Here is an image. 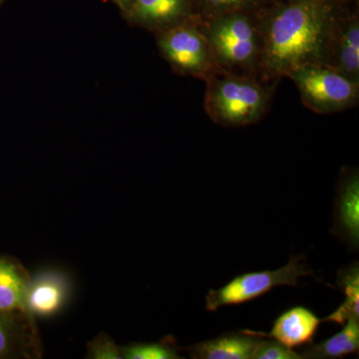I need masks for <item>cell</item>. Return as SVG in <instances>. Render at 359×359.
I'll list each match as a JSON object with an SVG mask.
<instances>
[{"instance_id":"cell-1","label":"cell","mask_w":359,"mask_h":359,"mask_svg":"<svg viewBox=\"0 0 359 359\" xmlns=\"http://www.w3.org/2000/svg\"><path fill=\"white\" fill-rule=\"evenodd\" d=\"M339 11L334 0H283L259 11L257 77L276 83L299 66L323 65Z\"/></svg>"},{"instance_id":"cell-2","label":"cell","mask_w":359,"mask_h":359,"mask_svg":"<svg viewBox=\"0 0 359 359\" xmlns=\"http://www.w3.org/2000/svg\"><path fill=\"white\" fill-rule=\"evenodd\" d=\"M205 110L216 124L245 127L256 124L271 106L276 83L256 75L217 70L205 80Z\"/></svg>"},{"instance_id":"cell-3","label":"cell","mask_w":359,"mask_h":359,"mask_svg":"<svg viewBox=\"0 0 359 359\" xmlns=\"http://www.w3.org/2000/svg\"><path fill=\"white\" fill-rule=\"evenodd\" d=\"M259 13H233L198 18L218 69L256 75L261 56Z\"/></svg>"},{"instance_id":"cell-4","label":"cell","mask_w":359,"mask_h":359,"mask_svg":"<svg viewBox=\"0 0 359 359\" xmlns=\"http://www.w3.org/2000/svg\"><path fill=\"white\" fill-rule=\"evenodd\" d=\"M287 77L294 81L304 105L318 114H332L358 106L359 83L327 65L299 66Z\"/></svg>"},{"instance_id":"cell-5","label":"cell","mask_w":359,"mask_h":359,"mask_svg":"<svg viewBox=\"0 0 359 359\" xmlns=\"http://www.w3.org/2000/svg\"><path fill=\"white\" fill-rule=\"evenodd\" d=\"M156 36L161 55L178 74L205 81L219 70L196 16Z\"/></svg>"},{"instance_id":"cell-6","label":"cell","mask_w":359,"mask_h":359,"mask_svg":"<svg viewBox=\"0 0 359 359\" xmlns=\"http://www.w3.org/2000/svg\"><path fill=\"white\" fill-rule=\"evenodd\" d=\"M313 271L302 263V256L290 257L289 263L276 271H256L240 275L219 290H210L205 295V309L216 311L226 306L245 304L268 294L276 287H297L302 276Z\"/></svg>"},{"instance_id":"cell-7","label":"cell","mask_w":359,"mask_h":359,"mask_svg":"<svg viewBox=\"0 0 359 359\" xmlns=\"http://www.w3.org/2000/svg\"><path fill=\"white\" fill-rule=\"evenodd\" d=\"M73 283L62 269H39L30 278L25 313L37 318H51L62 313L72 299Z\"/></svg>"},{"instance_id":"cell-8","label":"cell","mask_w":359,"mask_h":359,"mask_svg":"<svg viewBox=\"0 0 359 359\" xmlns=\"http://www.w3.org/2000/svg\"><path fill=\"white\" fill-rule=\"evenodd\" d=\"M323 65L359 83V18L358 13H337Z\"/></svg>"},{"instance_id":"cell-9","label":"cell","mask_w":359,"mask_h":359,"mask_svg":"<svg viewBox=\"0 0 359 359\" xmlns=\"http://www.w3.org/2000/svg\"><path fill=\"white\" fill-rule=\"evenodd\" d=\"M332 233L349 250L359 245V173L358 168L344 167L334 202Z\"/></svg>"},{"instance_id":"cell-10","label":"cell","mask_w":359,"mask_h":359,"mask_svg":"<svg viewBox=\"0 0 359 359\" xmlns=\"http://www.w3.org/2000/svg\"><path fill=\"white\" fill-rule=\"evenodd\" d=\"M125 13L132 25L155 34L194 16L192 0H132Z\"/></svg>"},{"instance_id":"cell-11","label":"cell","mask_w":359,"mask_h":359,"mask_svg":"<svg viewBox=\"0 0 359 359\" xmlns=\"http://www.w3.org/2000/svg\"><path fill=\"white\" fill-rule=\"evenodd\" d=\"M34 318L23 311H0V358L42 356L41 340Z\"/></svg>"},{"instance_id":"cell-12","label":"cell","mask_w":359,"mask_h":359,"mask_svg":"<svg viewBox=\"0 0 359 359\" xmlns=\"http://www.w3.org/2000/svg\"><path fill=\"white\" fill-rule=\"evenodd\" d=\"M262 337L252 330L229 332L194 346L181 347L194 359H252Z\"/></svg>"},{"instance_id":"cell-13","label":"cell","mask_w":359,"mask_h":359,"mask_svg":"<svg viewBox=\"0 0 359 359\" xmlns=\"http://www.w3.org/2000/svg\"><path fill=\"white\" fill-rule=\"evenodd\" d=\"M323 323L311 309L295 306L276 318L269 334L257 332L261 337L280 341L290 349L311 344Z\"/></svg>"},{"instance_id":"cell-14","label":"cell","mask_w":359,"mask_h":359,"mask_svg":"<svg viewBox=\"0 0 359 359\" xmlns=\"http://www.w3.org/2000/svg\"><path fill=\"white\" fill-rule=\"evenodd\" d=\"M32 275L18 262L0 257V311H23Z\"/></svg>"},{"instance_id":"cell-15","label":"cell","mask_w":359,"mask_h":359,"mask_svg":"<svg viewBox=\"0 0 359 359\" xmlns=\"http://www.w3.org/2000/svg\"><path fill=\"white\" fill-rule=\"evenodd\" d=\"M358 349L359 320L351 318L344 323L339 334L320 344H311L299 354L302 358L334 359L358 353Z\"/></svg>"},{"instance_id":"cell-16","label":"cell","mask_w":359,"mask_h":359,"mask_svg":"<svg viewBox=\"0 0 359 359\" xmlns=\"http://www.w3.org/2000/svg\"><path fill=\"white\" fill-rule=\"evenodd\" d=\"M337 285L346 295V301L340 304L334 313L323 318L321 321H330L344 325L349 318L359 320V268L358 262H354L346 269H340L337 273Z\"/></svg>"},{"instance_id":"cell-17","label":"cell","mask_w":359,"mask_h":359,"mask_svg":"<svg viewBox=\"0 0 359 359\" xmlns=\"http://www.w3.org/2000/svg\"><path fill=\"white\" fill-rule=\"evenodd\" d=\"M273 0H192L193 14L210 18L233 13H259Z\"/></svg>"},{"instance_id":"cell-18","label":"cell","mask_w":359,"mask_h":359,"mask_svg":"<svg viewBox=\"0 0 359 359\" xmlns=\"http://www.w3.org/2000/svg\"><path fill=\"white\" fill-rule=\"evenodd\" d=\"M180 347L172 335L158 342L131 344L120 346V353L125 359H179Z\"/></svg>"},{"instance_id":"cell-19","label":"cell","mask_w":359,"mask_h":359,"mask_svg":"<svg viewBox=\"0 0 359 359\" xmlns=\"http://www.w3.org/2000/svg\"><path fill=\"white\" fill-rule=\"evenodd\" d=\"M299 353L269 337H262L255 348L252 359H302Z\"/></svg>"},{"instance_id":"cell-20","label":"cell","mask_w":359,"mask_h":359,"mask_svg":"<svg viewBox=\"0 0 359 359\" xmlns=\"http://www.w3.org/2000/svg\"><path fill=\"white\" fill-rule=\"evenodd\" d=\"M87 358L121 359L120 346L107 334H101L87 344Z\"/></svg>"},{"instance_id":"cell-21","label":"cell","mask_w":359,"mask_h":359,"mask_svg":"<svg viewBox=\"0 0 359 359\" xmlns=\"http://www.w3.org/2000/svg\"><path fill=\"white\" fill-rule=\"evenodd\" d=\"M113 1L116 2L118 6L121 7L123 11H124V13H126L130 4H131L132 0H113Z\"/></svg>"},{"instance_id":"cell-22","label":"cell","mask_w":359,"mask_h":359,"mask_svg":"<svg viewBox=\"0 0 359 359\" xmlns=\"http://www.w3.org/2000/svg\"><path fill=\"white\" fill-rule=\"evenodd\" d=\"M0 1H1V0H0Z\"/></svg>"}]
</instances>
